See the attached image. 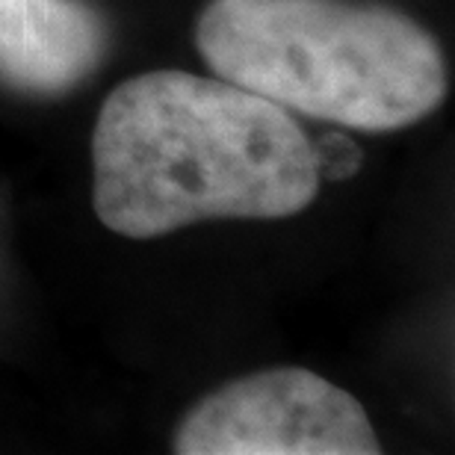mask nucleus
Segmentation results:
<instances>
[{
    "instance_id": "obj_1",
    "label": "nucleus",
    "mask_w": 455,
    "mask_h": 455,
    "mask_svg": "<svg viewBox=\"0 0 455 455\" xmlns=\"http://www.w3.org/2000/svg\"><path fill=\"white\" fill-rule=\"evenodd\" d=\"M92 180L98 220L131 240L204 220H281L320 189L311 140L284 107L187 71H148L107 95Z\"/></svg>"
},
{
    "instance_id": "obj_2",
    "label": "nucleus",
    "mask_w": 455,
    "mask_h": 455,
    "mask_svg": "<svg viewBox=\"0 0 455 455\" xmlns=\"http://www.w3.org/2000/svg\"><path fill=\"white\" fill-rule=\"evenodd\" d=\"M196 42L228 84L358 131L408 127L447 95L438 42L376 4L213 0Z\"/></svg>"
},
{
    "instance_id": "obj_3",
    "label": "nucleus",
    "mask_w": 455,
    "mask_h": 455,
    "mask_svg": "<svg viewBox=\"0 0 455 455\" xmlns=\"http://www.w3.org/2000/svg\"><path fill=\"white\" fill-rule=\"evenodd\" d=\"M180 455H376L363 405L311 370L236 379L204 396L175 432Z\"/></svg>"
},
{
    "instance_id": "obj_4",
    "label": "nucleus",
    "mask_w": 455,
    "mask_h": 455,
    "mask_svg": "<svg viewBox=\"0 0 455 455\" xmlns=\"http://www.w3.org/2000/svg\"><path fill=\"white\" fill-rule=\"evenodd\" d=\"M107 27L86 0H0V75L33 92H62L98 66Z\"/></svg>"
},
{
    "instance_id": "obj_5",
    "label": "nucleus",
    "mask_w": 455,
    "mask_h": 455,
    "mask_svg": "<svg viewBox=\"0 0 455 455\" xmlns=\"http://www.w3.org/2000/svg\"><path fill=\"white\" fill-rule=\"evenodd\" d=\"M314 151V166L316 175L323 180H346L358 175L363 166V151L361 145L349 140L346 133H325L323 140L311 142Z\"/></svg>"
}]
</instances>
